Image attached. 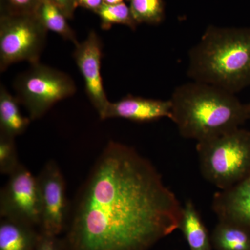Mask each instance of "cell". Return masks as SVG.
<instances>
[{
	"instance_id": "cell-11",
	"label": "cell",
	"mask_w": 250,
	"mask_h": 250,
	"mask_svg": "<svg viewBox=\"0 0 250 250\" xmlns=\"http://www.w3.org/2000/svg\"><path fill=\"white\" fill-rule=\"evenodd\" d=\"M171 118L170 100L145 98L128 95L115 103H110L104 120L123 118L145 123Z\"/></svg>"
},
{
	"instance_id": "cell-9",
	"label": "cell",
	"mask_w": 250,
	"mask_h": 250,
	"mask_svg": "<svg viewBox=\"0 0 250 250\" xmlns=\"http://www.w3.org/2000/svg\"><path fill=\"white\" fill-rule=\"evenodd\" d=\"M75 46L73 57L84 80L87 96L100 118L104 120L111 102L105 93L101 75L103 42L98 34L91 31L84 41Z\"/></svg>"
},
{
	"instance_id": "cell-5",
	"label": "cell",
	"mask_w": 250,
	"mask_h": 250,
	"mask_svg": "<svg viewBox=\"0 0 250 250\" xmlns=\"http://www.w3.org/2000/svg\"><path fill=\"white\" fill-rule=\"evenodd\" d=\"M16 98L26 108L31 121L42 118L56 103L76 92L73 80L64 72L40 62L16 78Z\"/></svg>"
},
{
	"instance_id": "cell-1",
	"label": "cell",
	"mask_w": 250,
	"mask_h": 250,
	"mask_svg": "<svg viewBox=\"0 0 250 250\" xmlns=\"http://www.w3.org/2000/svg\"><path fill=\"white\" fill-rule=\"evenodd\" d=\"M182 207L152 162L111 141L77 192L65 250H149L179 229Z\"/></svg>"
},
{
	"instance_id": "cell-7",
	"label": "cell",
	"mask_w": 250,
	"mask_h": 250,
	"mask_svg": "<svg viewBox=\"0 0 250 250\" xmlns=\"http://www.w3.org/2000/svg\"><path fill=\"white\" fill-rule=\"evenodd\" d=\"M36 179L40 200V232L58 236L65 231L70 214L65 178L57 163L51 160L46 163Z\"/></svg>"
},
{
	"instance_id": "cell-25",
	"label": "cell",
	"mask_w": 250,
	"mask_h": 250,
	"mask_svg": "<svg viewBox=\"0 0 250 250\" xmlns=\"http://www.w3.org/2000/svg\"><path fill=\"white\" fill-rule=\"evenodd\" d=\"M248 106H249V109H250V102L249 103H248Z\"/></svg>"
},
{
	"instance_id": "cell-4",
	"label": "cell",
	"mask_w": 250,
	"mask_h": 250,
	"mask_svg": "<svg viewBox=\"0 0 250 250\" xmlns=\"http://www.w3.org/2000/svg\"><path fill=\"white\" fill-rule=\"evenodd\" d=\"M202 177L219 190L241 182L250 173V131L242 129L197 142Z\"/></svg>"
},
{
	"instance_id": "cell-6",
	"label": "cell",
	"mask_w": 250,
	"mask_h": 250,
	"mask_svg": "<svg viewBox=\"0 0 250 250\" xmlns=\"http://www.w3.org/2000/svg\"><path fill=\"white\" fill-rule=\"evenodd\" d=\"M47 30L35 14L1 11L0 16V70L16 62H39Z\"/></svg>"
},
{
	"instance_id": "cell-23",
	"label": "cell",
	"mask_w": 250,
	"mask_h": 250,
	"mask_svg": "<svg viewBox=\"0 0 250 250\" xmlns=\"http://www.w3.org/2000/svg\"><path fill=\"white\" fill-rule=\"evenodd\" d=\"M104 4V0H77V6L95 13Z\"/></svg>"
},
{
	"instance_id": "cell-8",
	"label": "cell",
	"mask_w": 250,
	"mask_h": 250,
	"mask_svg": "<svg viewBox=\"0 0 250 250\" xmlns=\"http://www.w3.org/2000/svg\"><path fill=\"white\" fill-rule=\"evenodd\" d=\"M0 216L40 226L41 208L37 179L21 164L9 175L0 192Z\"/></svg>"
},
{
	"instance_id": "cell-24",
	"label": "cell",
	"mask_w": 250,
	"mask_h": 250,
	"mask_svg": "<svg viewBox=\"0 0 250 250\" xmlns=\"http://www.w3.org/2000/svg\"><path fill=\"white\" fill-rule=\"evenodd\" d=\"M124 0H104V3L106 4H116L124 2Z\"/></svg>"
},
{
	"instance_id": "cell-12",
	"label": "cell",
	"mask_w": 250,
	"mask_h": 250,
	"mask_svg": "<svg viewBox=\"0 0 250 250\" xmlns=\"http://www.w3.org/2000/svg\"><path fill=\"white\" fill-rule=\"evenodd\" d=\"M179 229L190 250H213L211 237L192 200H187L182 207Z\"/></svg>"
},
{
	"instance_id": "cell-20",
	"label": "cell",
	"mask_w": 250,
	"mask_h": 250,
	"mask_svg": "<svg viewBox=\"0 0 250 250\" xmlns=\"http://www.w3.org/2000/svg\"><path fill=\"white\" fill-rule=\"evenodd\" d=\"M41 0H4L1 11L18 14H35Z\"/></svg>"
},
{
	"instance_id": "cell-2",
	"label": "cell",
	"mask_w": 250,
	"mask_h": 250,
	"mask_svg": "<svg viewBox=\"0 0 250 250\" xmlns=\"http://www.w3.org/2000/svg\"><path fill=\"white\" fill-rule=\"evenodd\" d=\"M170 120L184 139L207 141L241 128L250 120L248 104L215 85L191 82L174 88Z\"/></svg>"
},
{
	"instance_id": "cell-14",
	"label": "cell",
	"mask_w": 250,
	"mask_h": 250,
	"mask_svg": "<svg viewBox=\"0 0 250 250\" xmlns=\"http://www.w3.org/2000/svg\"><path fill=\"white\" fill-rule=\"evenodd\" d=\"M18 99L14 98L4 85L0 87V134L16 137L27 129L31 120L23 116Z\"/></svg>"
},
{
	"instance_id": "cell-21",
	"label": "cell",
	"mask_w": 250,
	"mask_h": 250,
	"mask_svg": "<svg viewBox=\"0 0 250 250\" xmlns=\"http://www.w3.org/2000/svg\"><path fill=\"white\" fill-rule=\"evenodd\" d=\"M35 250H65L62 240L57 236L39 232Z\"/></svg>"
},
{
	"instance_id": "cell-15",
	"label": "cell",
	"mask_w": 250,
	"mask_h": 250,
	"mask_svg": "<svg viewBox=\"0 0 250 250\" xmlns=\"http://www.w3.org/2000/svg\"><path fill=\"white\" fill-rule=\"evenodd\" d=\"M210 237L215 250H250V231L239 225L219 221Z\"/></svg>"
},
{
	"instance_id": "cell-3",
	"label": "cell",
	"mask_w": 250,
	"mask_h": 250,
	"mask_svg": "<svg viewBox=\"0 0 250 250\" xmlns=\"http://www.w3.org/2000/svg\"><path fill=\"white\" fill-rule=\"evenodd\" d=\"M187 75L236 95L250 86V27L208 26L189 51Z\"/></svg>"
},
{
	"instance_id": "cell-19",
	"label": "cell",
	"mask_w": 250,
	"mask_h": 250,
	"mask_svg": "<svg viewBox=\"0 0 250 250\" xmlns=\"http://www.w3.org/2000/svg\"><path fill=\"white\" fill-rule=\"evenodd\" d=\"M21 164L15 138L0 134V173L9 176Z\"/></svg>"
},
{
	"instance_id": "cell-18",
	"label": "cell",
	"mask_w": 250,
	"mask_h": 250,
	"mask_svg": "<svg viewBox=\"0 0 250 250\" xmlns=\"http://www.w3.org/2000/svg\"><path fill=\"white\" fill-rule=\"evenodd\" d=\"M101 21L102 29L108 30L113 24H123L135 30L139 25L131 14L129 6L125 2L102 5L95 12Z\"/></svg>"
},
{
	"instance_id": "cell-16",
	"label": "cell",
	"mask_w": 250,
	"mask_h": 250,
	"mask_svg": "<svg viewBox=\"0 0 250 250\" xmlns=\"http://www.w3.org/2000/svg\"><path fill=\"white\" fill-rule=\"evenodd\" d=\"M35 14L47 31H53L75 45L78 43L76 34L67 22L68 18L53 1L41 0Z\"/></svg>"
},
{
	"instance_id": "cell-13",
	"label": "cell",
	"mask_w": 250,
	"mask_h": 250,
	"mask_svg": "<svg viewBox=\"0 0 250 250\" xmlns=\"http://www.w3.org/2000/svg\"><path fill=\"white\" fill-rule=\"evenodd\" d=\"M35 227L10 219L0 221V250H35L39 233Z\"/></svg>"
},
{
	"instance_id": "cell-17",
	"label": "cell",
	"mask_w": 250,
	"mask_h": 250,
	"mask_svg": "<svg viewBox=\"0 0 250 250\" xmlns=\"http://www.w3.org/2000/svg\"><path fill=\"white\" fill-rule=\"evenodd\" d=\"M129 9L138 24L157 25L165 18V4L164 0H126Z\"/></svg>"
},
{
	"instance_id": "cell-22",
	"label": "cell",
	"mask_w": 250,
	"mask_h": 250,
	"mask_svg": "<svg viewBox=\"0 0 250 250\" xmlns=\"http://www.w3.org/2000/svg\"><path fill=\"white\" fill-rule=\"evenodd\" d=\"M62 10L69 20L73 18L75 10L78 7L77 0H51Z\"/></svg>"
},
{
	"instance_id": "cell-10",
	"label": "cell",
	"mask_w": 250,
	"mask_h": 250,
	"mask_svg": "<svg viewBox=\"0 0 250 250\" xmlns=\"http://www.w3.org/2000/svg\"><path fill=\"white\" fill-rule=\"evenodd\" d=\"M212 208L219 221L235 224L250 231V173L233 187L215 192Z\"/></svg>"
}]
</instances>
